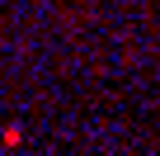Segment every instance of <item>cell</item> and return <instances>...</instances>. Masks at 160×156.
I'll return each mask as SVG.
<instances>
[{
  "label": "cell",
  "mask_w": 160,
  "mask_h": 156,
  "mask_svg": "<svg viewBox=\"0 0 160 156\" xmlns=\"http://www.w3.org/2000/svg\"><path fill=\"white\" fill-rule=\"evenodd\" d=\"M0 142H5V147H19V142H24V128H19V123H5V132H0Z\"/></svg>",
  "instance_id": "obj_1"
}]
</instances>
